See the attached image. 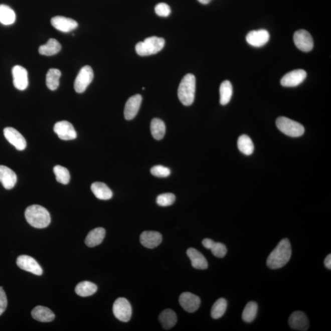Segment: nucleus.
Instances as JSON below:
<instances>
[{"label":"nucleus","mask_w":331,"mask_h":331,"mask_svg":"<svg viewBox=\"0 0 331 331\" xmlns=\"http://www.w3.org/2000/svg\"><path fill=\"white\" fill-rule=\"evenodd\" d=\"M291 254L290 242L288 239H283L270 253L267 259V266L272 269L281 268L288 263Z\"/></svg>","instance_id":"obj_1"},{"label":"nucleus","mask_w":331,"mask_h":331,"mask_svg":"<svg viewBox=\"0 0 331 331\" xmlns=\"http://www.w3.org/2000/svg\"><path fill=\"white\" fill-rule=\"evenodd\" d=\"M25 216L27 222L36 228H44L51 223V215L48 210L40 205H32L27 208Z\"/></svg>","instance_id":"obj_2"},{"label":"nucleus","mask_w":331,"mask_h":331,"mask_svg":"<svg viewBox=\"0 0 331 331\" xmlns=\"http://www.w3.org/2000/svg\"><path fill=\"white\" fill-rule=\"evenodd\" d=\"M196 91V78L192 74L184 77L178 88L179 100L184 106H189L194 102Z\"/></svg>","instance_id":"obj_3"},{"label":"nucleus","mask_w":331,"mask_h":331,"mask_svg":"<svg viewBox=\"0 0 331 331\" xmlns=\"http://www.w3.org/2000/svg\"><path fill=\"white\" fill-rule=\"evenodd\" d=\"M165 41L163 38L151 37L136 44V51L140 56H148L158 53L163 49Z\"/></svg>","instance_id":"obj_4"},{"label":"nucleus","mask_w":331,"mask_h":331,"mask_svg":"<svg viewBox=\"0 0 331 331\" xmlns=\"http://www.w3.org/2000/svg\"><path fill=\"white\" fill-rule=\"evenodd\" d=\"M276 125L279 130L287 136L297 137L304 133V127L301 124L285 117H278Z\"/></svg>","instance_id":"obj_5"},{"label":"nucleus","mask_w":331,"mask_h":331,"mask_svg":"<svg viewBox=\"0 0 331 331\" xmlns=\"http://www.w3.org/2000/svg\"><path fill=\"white\" fill-rule=\"evenodd\" d=\"M113 313L118 320L122 322H128L132 315L130 303L125 298H118L113 305Z\"/></svg>","instance_id":"obj_6"},{"label":"nucleus","mask_w":331,"mask_h":331,"mask_svg":"<svg viewBox=\"0 0 331 331\" xmlns=\"http://www.w3.org/2000/svg\"><path fill=\"white\" fill-rule=\"evenodd\" d=\"M93 71L90 66H85L77 74L74 82V89L77 93H82L86 90L93 79Z\"/></svg>","instance_id":"obj_7"},{"label":"nucleus","mask_w":331,"mask_h":331,"mask_svg":"<svg viewBox=\"0 0 331 331\" xmlns=\"http://www.w3.org/2000/svg\"><path fill=\"white\" fill-rule=\"evenodd\" d=\"M293 39L295 45L300 51L307 52L313 49V38L307 30H298L295 32Z\"/></svg>","instance_id":"obj_8"},{"label":"nucleus","mask_w":331,"mask_h":331,"mask_svg":"<svg viewBox=\"0 0 331 331\" xmlns=\"http://www.w3.org/2000/svg\"><path fill=\"white\" fill-rule=\"evenodd\" d=\"M54 131L60 139L63 140H73L77 137L75 129L68 121H60L55 123Z\"/></svg>","instance_id":"obj_9"},{"label":"nucleus","mask_w":331,"mask_h":331,"mask_svg":"<svg viewBox=\"0 0 331 331\" xmlns=\"http://www.w3.org/2000/svg\"><path fill=\"white\" fill-rule=\"evenodd\" d=\"M17 264L22 270L37 275L43 274V269L38 262L31 256L21 255L17 259Z\"/></svg>","instance_id":"obj_10"},{"label":"nucleus","mask_w":331,"mask_h":331,"mask_svg":"<svg viewBox=\"0 0 331 331\" xmlns=\"http://www.w3.org/2000/svg\"><path fill=\"white\" fill-rule=\"evenodd\" d=\"M179 303L185 310L193 313L200 307L201 299L197 295L186 292L179 297Z\"/></svg>","instance_id":"obj_11"},{"label":"nucleus","mask_w":331,"mask_h":331,"mask_svg":"<svg viewBox=\"0 0 331 331\" xmlns=\"http://www.w3.org/2000/svg\"><path fill=\"white\" fill-rule=\"evenodd\" d=\"M307 73L303 70H293L287 73L281 79V84L283 87H294L304 81Z\"/></svg>","instance_id":"obj_12"},{"label":"nucleus","mask_w":331,"mask_h":331,"mask_svg":"<svg viewBox=\"0 0 331 331\" xmlns=\"http://www.w3.org/2000/svg\"><path fill=\"white\" fill-rule=\"evenodd\" d=\"M4 135L6 139L11 144L15 146L19 150H24L27 147L26 139L18 130L12 128L7 127L4 129Z\"/></svg>","instance_id":"obj_13"},{"label":"nucleus","mask_w":331,"mask_h":331,"mask_svg":"<svg viewBox=\"0 0 331 331\" xmlns=\"http://www.w3.org/2000/svg\"><path fill=\"white\" fill-rule=\"evenodd\" d=\"M13 84L19 90H25L29 85L28 72L23 66L16 65L13 68Z\"/></svg>","instance_id":"obj_14"},{"label":"nucleus","mask_w":331,"mask_h":331,"mask_svg":"<svg viewBox=\"0 0 331 331\" xmlns=\"http://www.w3.org/2000/svg\"><path fill=\"white\" fill-rule=\"evenodd\" d=\"M270 35L266 30H253L248 33L246 37L247 43L251 46L260 48L269 41Z\"/></svg>","instance_id":"obj_15"},{"label":"nucleus","mask_w":331,"mask_h":331,"mask_svg":"<svg viewBox=\"0 0 331 331\" xmlns=\"http://www.w3.org/2000/svg\"><path fill=\"white\" fill-rule=\"evenodd\" d=\"M51 24L59 31L68 33L77 29L78 24L73 19L63 16H55L51 19Z\"/></svg>","instance_id":"obj_16"},{"label":"nucleus","mask_w":331,"mask_h":331,"mask_svg":"<svg viewBox=\"0 0 331 331\" xmlns=\"http://www.w3.org/2000/svg\"><path fill=\"white\" fill-rule=\"evenodd\" d=\"M142 100V96L139 94L132 96L128 99L124 109V116L126 120H131L136 117L140 109Z\"/></svg>","instance_id":"obj_17"},{"label":"nucleus","mask_w":331,"mask_h":331,"mask_svg":"<svg viewBox=\"0 0 331 331\" xmlns=\"http://www.w3.org/2000/svg\"><path fill=\"white\" fill-rule=\"evenodd\" d=\"M289 326L297 330H307L309 327L308 317L300 311H296L291 314L288 319Z\"/></svg>","instance_id":"obj_18"},{"label":"nucleus","mask_w":331,"mask_h":331,"mask_svg":"<svg viewBox=\"0 0 331 331\" xmlns=\"http://www.w3.org/2000/svg\"><path fill=\"white\" fill-rule=\"evenodd\" d=\"M161 234L157 231H143L140 236V242L143 247L154 248L158 247L162 242Z\"/></svg>","instance_id":"obj_19"},{"label":"nucleus","mask_w":331,"mask_h":331,"mask_svg":"<svg viewBox=\"0 0 331 331\" xmlns=\"http://www.w3.org/2000/svg\"><path fill=\"white\" fill-rule=\"evenodd\" d=\"M18 178L16 173L10 168L0 165V182L5 189L11 190L16 186Z\"/></svg>","instance_id":"obj_20"},{"label":"nucleus","mask_w":331,"mask_h":331,"mask_svg":"<svg viewBox=\"0 0 331 331\" xmlns=\"http://www.w3.org/2000/svg\"><path fill=\"white\" fill-rule=\"evenodd\" d=\"M187 254L191 261L192 266L195 269L200 270L208 269V261L203 254L198 250L190 248L187 250Z\"/></svg>","instance_id":"obj_21"},{"label":"nucleus","mask_w":331,"mask_h":331,"mask_svg":"<svg viewBox=\"0 0 331 331\" xmlns=\"http://www.w3.org/2000/svg\"><path fill=\"white\" fill-rule=\"evenodd\" d=\"M33 318L43 322H51L55 318V314L49 308L43 306H37L32 311Z\"/></svg>","instance_id":"obj_22"},{"label":"nucleus","mask_w":331,"mask_h":331,"mask_svg":"<svg viewBox=\"0 0 331 331\" xmlns=\"http://www.w3.org/2000/svg\"><path fill=\"white\" fill-rule=\"evenodd\" d=\"M91 190L95 197L101 200H109L113 196L111 190L103 182H96L92 184Z\"/></svg>","instance_id":"obj_23"},{"label":"nucleus","mask_w":331,"mask_h":331,"mask_svg":"<svg viewBox=\"0 0 331 331\" xmlns=\"http://www.w3.org/2000/svg\"><path fill=\"white\" fill-rule=\"evenodd\" d=\"M106 231L103 228H97L90 231L85 239V244L89 247H94L101 244L103 241Z\"/></svg>","instance_id":"obj_24"},{"label":"nucleus","mask_w":331,"mask_h":331,"mask_svg":"<svg viewBox=\"0 0 331 331\" xmlns=\"http://www.w3.org/2000/svg\"><path fill=\"white\" fill-rule=\"evenodd\" d=\"M159 320L164 329H170L176 325L178 317L175 311L167 308L159 314Z\"/></svg>","instance_id":"obj_25"},{"label":"nucleus","mask_w":331,"mask_h":331,"mask_svg":"<svg viewBox=\"0 0 331 331\" xmlns=\"http://www.w3.org/2000/svg\"><path fill=\"white\" fill-rule=\"evenodd\" d=\"M61 49H62V46L59 41L51 38L46 44L40 47L39 52L40 54L46 55V56H52V55L59 53Z\"/></svg>","instance_id":"obj_26"},{"label":"nucleus","mask_w":331,"mask_h":331,"mask_svg":"<svg viewBox=\"0 0 331 331\" xmlns=\"http://www.w3.org/2000/svg\"><path fill=\"white\" fill-rule=\"evenodd\" d=\"M97 286L88 281H84L77 284L75 291L77 295L82 297L92 296L97 291Z\"/></svg>","instance_id":"obj_27"},{"label":"nucleus","mask_w":331,"mask_h":331,"mask_svg":"<svg viewBox=\"0 0 331 331\" xmlns=\"http://www.w3.org/2000/svg\"><path fill=\"white\" fill-rule=\"evenodd\" d=\"M16 19L15 11L7 5H0V23L5 26H10L15 23Z\"/></svg>","instance_id":"obj_28"},{"label":"nucleus","mask_w":331,"mask_h":331,"mask_svg":"<svg viewBox=\"0 0 331 331\" xmlns=\"http://www.w3.org/2000/svg\"><path fill=\"white\" fill-rule=\"evenodd\" d=\"M151 133L156 140H161L165 133L164 121L159 118H153L150 124Z\"/></svg>","instance_id":"obj_29"},{"label":"nucleus","mask_w":331,"mask_h":331,"mask_svg":"<svg viewBox=\"0 0 331 331\" xmlns=\"http://www.w3.org/2000/svg\"><path fill=\"white\" fill-rule=\"evenodd\" d=\"M233 95V86L229 81H223L220 87V103L225 106L230 101Z\"/></svg>","instance_id":"obj_30"},{"label":"nucleus","mask_w":331,"mask_h":331,"mask_svg":"<svg viewBox=\"0 0 331 331\" xmlns=\"http://www.w3.org/2000/svg\"><path fill=\"white\" fill-rule=\"evenodd\" d=\"M61 72L58 69H50L46 75V85L49 90L57 89L60 84Z\"/></svg>","instance_id":"obj_31"},{"label":"nucleus","mask_w":331,"mask_h":331,"mask_svg":"<svg viewBox=\"0 0 331 331\" xmlns=\"http://www.w3.org/2000/svg\"><path fill=\"white\" fill-rule=\"evenodd\" d=\"M237 146L239 150L246 155H250L253 152V143L250 137L247 135L243 134L239 137Z\"/></svg>","instance_id":"obj_32"},{"label":"nucleus","mask_w":331,"mask_h":331,"mask_svg":"<svg viewBox=\"0 0 331 331\" xmlns=\"http://www.w3.org/2000/svg\"><path fill=\"white\" fill-rule=\"evenodd\" d=\"M258 304L254 301L247 303L242 313V319L245 322H251L255 319L258 312Z\"/></svg>","instance_id":"obj_33"},{"label":"nucleus","mask_w":331,"mask_h":331,"mask_svg":"<svg viewBox=\"0 0 331 331\" xmlns=\"http://www.w3.org/2000/svg\"><path fill=\"white\" fill-rule=\"evenodd\" d=\"M227 308V301L224 298H220L214 303L211 309V316L214 319H219L225 314Z\"/></svg>","instance_id":"obj_34"},{"label":"nucleus","mask_w":331,"mask_h":331,"mask_svg":"<svg viewBox=\"0 0 331 331\" xmlns=\"http://www.w3.org/2000/svg\"><path fill=\"white\" fill-rule=\"evenodd\" d=\"M54 173L57 182L66 185L70 181V174L68 169L62 165H57L54 168Z\"/></svg>","instance_id":"obj_35"},{"label":"nucleus","mask_w":331,"mask_h":331,"mask_svg":"<svg viewBox=\"0 0 331 331\" xmlns=\"http://www.w3.org/2000/svg\"><path fill=\"white\" fill-rule=\"evenodd\" d=\"M175 201L176 197L173 193H164L159 195L156 198V203L162 207L171 206L175 203Z\"/></svg>","instance_id":"obj_36"},{"label":"nucleus","mask_w":331,"mask_h":331,"mask_svg":"<svg viewBox=\"0 0 331 331\" xmlns=\"http://www.w3.org/2000/svg\"><path fill=\"white\" fill-rule=\"evenodd\" d=\"M211 252L217 258H223L227 253V248L222 243L214 242L211 248Z\"/></svg>","instance_id":"obj_37"},{"label":"nucleus","mask_w":331,"mask_h":331,"mask_svg":"<svg viewBox=\"0 0 331 331\" xmlns=\"http://www.w3.org/2000/svg\"><path fill=\"white\" fill-rule=\"evenodd\" d=\"M151 175L157 178H167L171 175V170L167 167L161 165H156L151 168L150 170Z\"/></svg>","instance_id":"obj_38"},{"label":"nucleus","mask_w":331,"mask_h":331,"mask_svg":"<svg viewBox=\"0 0 331 331\" xmlns=\"http://www.w3.org/2000/svg\"><path fill=\"white\" fill-rule=\"evenodd\" d=\"M154 11L157 15L160 17L167 18L170 15L171 10L170 6L164 4V3H160L154 8Z\"/></svg>","instance_id":"obj_39"},{"label":"nucleus","mask_w":331,"mask_h":331,"mask_svg":"<svg viewBox=\"0 0 331 331\" xmlns=\"http://www.w3.org/2000/svg\"><path fill=\"white\" fill-rule=\"evenodd\" d=\"M8 305V299L4 288L0 286V315L4 313Z\"/></svg>","instance_id":"obj_40"},{"label":"nucleus","mask_w":331,"mask_h":331,"mask_svg":"<svg viewBox=\"0 0 331 331\" xmlns=\"http://www.w3.org/2000/svg\"><path fill=\"white\" fill-rule=\"evenodd\" d=\"M214 241L210 239H204L202 244L203 246L207 248V249H211L212 244H213Z\"/></svg>","instance_id":"obj_41"},{"label":"nucleus","mask_w":331,"mask_h":331,"mask_svg":"<svg viewBox=\"0 0 331 331\" xmlns=\"http://www.w3.org/2000/svg\"><path fill=\"white\" fill-rule=\"evenodd\" d=\"M324 266L328 269H331V255H328L326 256V258H325L324 260Z\"/></svg>","instance_id":"obj_42"},{"label":"nucleus","mask_w":331,"mask_h":331,"mask_svg":"<svg viewBox=\"0 0 331 331\" xmlns=\"http://www.w3.org/2000/svg\"><path fill=\"white\" fill-rule=\"evenodd\" d=\"M198 1L201 3V4L208 5L212 0H198Z\"/></svg>","instance_id":"obj_43"}]
</instances>
